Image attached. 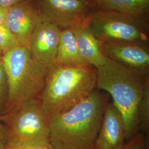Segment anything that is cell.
Instances as JSON below:
<instances>
[{
	"mask_svg": "<svg viewBox=\"0 0 149 149\" xmlns=\"http://www.w3.org/2000/svg\"><path fill=\"white\" fill-rule=\"evenodd\" d=\"M96 89L111 95L113 103L122 116L126 142L140 133L138 109L149 75L107 58L105 64L96 68Z\"/></svg>",
	"mask_w": 149,
	"mask_h": 149,
	"instance_id": "cell-2",
	"label": "cell"
},
{
	"mask_svg": "<svg viewBox=\"0 0 149 149\" xmlns=\"http://www.w3.org/2000/svg\"><path fill=\"white\" fill-rule=\"evenodd\" d=\"M109 95L96 89L79 103L49 118V140L55 149H93Z\"/></svg>",
	"mask_w": 149,
	"mask_h": 149,
	"instance_id": "cell-1",
	"label": "cell"
},
{
	"mask_svg": "<svg viewBox=\"0 0 149 149\" xmlns=\"http://www.w3.org/2000/svg\"><path fill=\"white\" fill-rule=\"evenodd\" d=\"M2 55H3L2 52V51H1V50L0 49V60H1V59H2Z\"/></svg>",
	"mask_w": 149,
	"mask_h": 149,
	"instance_id": "cell-23",
	"label": "cell"
},
{
	"mask_svg": "<svg viewBox=\"0 0 149 149\" xmlns=\"http://www.w3.org/2000/svg\"><path fill=\"white\" fill-rule=\"evenodd\" d=\"M24 1L26 0H0V6L5 8H8Z\"/></svg>",
	"mask_w": 149,
	"mask_h": 149,
	"instance_id": "cell-21",
	"label": "cell"
},
{
	"mask_svg": "<svg viewBox=\"0 0 149 149\" xmlns=\"http://www.w3.org/2000/svg\"><path fill=\"white\" fill-rule=\"evenodd\" d=\"M5 126L8 145L50 142L49 117L40 100L27 102L7 113L1 114Z\"/></svg>",
	"mask_w": 149,
	"mask_h": 149,
	"instance_id": "cell-5",
	"label": "cell"
},
{
	"mask_svg": "<svg viewBox=\"0 0 149 149\" xmlns=\"http://www.w3.org/2000/svg\"><path fill=\"white\" fill-rule=\"evenodd\" d=\"M86 1H87V2H89V1H93V0H85Z\"/></svg>",
	"mask_w": 149,
	"mask_h": 149,
	"instance_id": "cell-24",
	"label": "cell"
},
{
	"mask_svg": "<svg viewBox=\"0 0 149 149\" xmlns=\"http://www.w3.org/2000/svg\"><path fill=\"white\" fill-rule=\"evenodd\" d=\"M8 144L7 134L5 126L0 120V149H6Z\"/></svg>",
	"mask_w": 149,
	"mask_h": 149,
	"instance_id": "cell-20",
	"label": "cell"
},
{
	"mask_svg": "<svg viewBox=\"0 0 149 149\" xmlns=\"http://www.w3.org/2000/svg\"><path fill=\"white\" fill-rule=\"evenodd\" d=\"M80 55L87 65L95 68L105 64L102 43L82 24L72 28Z\"/></svg>",
	"mask_w": 149,
	"mask_h": 149,
	"instance_id": "cell-12",
	"label": "cell"
},
{
	"mask_svg": "<svg viewBox=\"0 0 149 149\" xmlns=\"http://www.w3.org/2000/svg\"><path fill=\"white\" fill-rule=\"evenodd\" d=\"M102 45L107 58L149 75V52L144 43L113 42Z\"/></svg>",
	"mask_w": 149,
	"mask_h": 149,
	"instance_id": "cell-10",
	"label": "cell"
},
{
	"mask_svg": "<svg viewBox=\"0 0 149 149\" xmlns=\"http://www.w3.org/2000/svg\"><path fill=\"white\" fill-rule=\"evenodd\" d=\"M138 117L140 132L149 133V82L145 88L143 95L139 104Z\"/></svg>",
	"mask_w": 149,
	"mask_h": 149,
	"instance_id": "cell-15",
	"label": "cell"
},
{
	"mask_svg": "<svg viewBox=\"0 0 149 149\" xmlns=\"http://www.w3.org/2000/svg\"><path fill=\"white\" fill-rule=\"evenodd\" d=\"M105 8V10L114 11L138 17L149 11V0H93Z\"/></svg>",
	"mask_w": 149,
	"mask_h": 149,
	"instance_id": "cell-14",
	"label": "cell"
},
{
	"mask_svg": "<svg viewBox=\"0 0 149 149\" xmlns=\"http://www.w3.org/2000/svg\"><path fill=\"white\" fill-rule=\"evenodd\" d=\"M18 45L16 38L6 23L0 25V49L4 54Z\"/></svg>",
	"mask_w": 149,
	"mask_h": 149,
	"instance_id": "cell-16",
	"label": "cell"
},
{
	"mask_svg": "<svg viewBox=\"0 0 149 149\" xmlns=\"http://www.w3.org/2000/svg\"><path fill=\"white\" fill-rule=\"evenodd\" d=\"M55 63L61 66L87 65L80 55L72 28L60 33Z\"/></svg>",
	"mask_w": 149,
	"mask_h": 149,
	"instance_id": "cell-13",
	"label": "cell"
},
{
	"mask_svg": "<svg viewBox=\"0 0 149 149\" xmlns=\"http://www.w3.org/2000/svg\"><path fill=\"white\" fill-rule=\"evenodd\" d=\"M42 21L37 9L29 0L7 9L6 24L16 38L18 46L29 48L32 34Z\"/></svg>",
	"mask_w": 149,
	"mask_h": 149,
	"instance_id": "cell-8",
	"label": "cell"
},
{
	"mask_svg": "<svg viewBox=\"0 0 149 149\" xmlns=\"http://www.w3.org/2000/svg\"><path fill=\"white\" fill-rule=\"evenodd\" d=\"M125 142L122 116L113 103H108L93 149H120Z\"/></svg>",
	"mask_w": 149,
	"mask_h": 149,
	"instance_id": "cell-11",
	"label": "cell"
},
{
	"mask_svg": "<svg viewBox=\"0 0 149 149\" xmlns=\"http://www.w3.org/2000/svg\"><path fill=\"white\" fill-rule=\"evenodd\" d=\"M7 9L0 6V25L5 23Z\"/></svg>",
	"mask_w": 149,
	"mask_h": 149,
	"instance_id": "cell-22",
	"label": "cell"
},
{
	"mask_svg": "<svg viewBox=\"0 0 149 149\" xmlns=\"http://www.w3.org/2000/svg\"><path fill=\"white\" fill-rule=\"evenodd\" d=\"M96 68L90 65L48 67L40 97L43 111L49 117L69 110L96 89Z\"/></svg>",
	"mask_w": 149,
	"mask_h": 149,
	"instance_id": "cell-3",
	"label": "cell"
},
{
	"mask_svg": "<svg viewBox=\"0 0 149 149\" xmlns=\"http://www.w3.org/2000/svg\"><path fill=\"white\" fill-rule=\"evenodd\" d=\"M6 149H55L50 142H36L8 145Z\"/></svg>",
	"mask_w": 149,
	"mask_h": 149,
	"instance_id": "cell-18",
	"label": "cell"
},
{
	"mask_svg": "<svg viewBox=\"0 0 149 149\" xmlns=\"http://www.w3.org/2000/svg\"><path fill=\"white\" fill-rule=\"evenodd\" d=\"M61 29L43 20L32 34L29 49L32 58L47 67L55 63Z\"/></svg>",
	"mask_w": 149,
	"mask_h": 149,
	"instance_id": "cell-9",
	"label": "cell"
},
{
	"mask_svg": "<svg viewBox=\"0 0 149 149\" xmlns=\"http://www.w3.org/2000/svg\"><path fill=\"white\" fill-rule=\"evenodd\" d=\"M8 96V84L4 66L0 60V114L5 108Z\"/></svg>",
	"mask_w": 149,
	"mask_h": 149,
	"instance_id": "cell-17",
	"label": "cell"
},
{
	"mask_svg": "<svg viewBox=\"0 0 149 149\" xmlns=\"http://www.w3.org/2000/svg\"><path fill=\"white\" fill-rule=\"evenodd\" d=\"M120 149H147L144 134L139 133L133 139L125 142Z\"/></svg>",
	"mask_w": 149,
	"mask_h": 149,
	"instance_id": "cell-19",
	"label": "cell"
},
{
	"mask_svg": "<svg viewBox=\"0 0 149 149\" xmlns=\"http://www.w3.org/2000/svg\"><path fill=\"white\" fill-rule=\"evenodd\" d=\"M37 9L43 20L64 29L84 24L90 15L85 0H38Z\"/></svg>",
	"mask_w": 149,
	"mask_h": 149,
	"instance_id": "cell-7",
	"label": "cell"
},
{
	"mask_svg": "<svg viewBox=\"0 0 149 149\" xmlns=\"http://www.w3.org/2000/svg\"><path fill=\"white\" fill-rule=\"evenodd\" d=\"M102 43L113 42L146 43L147 29L138 17L114 11L96 12L83 24Z\"/></svg>",
	"mask_w": 149,
	"mask_h": 149,
	"instance_id": "cell-6",
	"label": "cell"
},
{
	"mask_svg": "<svg viewBox=\"0 0 149 149\" xmlns=\"http://www.w3.org/2000/svg\"><path fill=\"white\" fill-rule=\"evenodd\" d=\"M1 60L7 76L8 96L5 108L1 114L11 112L28 102L40 100L48 67L36 61L29 48L22 46H17L3 54Z\"/></svg>",
	"mask_w": 149,
	"mask_h": 149,
	"instance_id": "cell-4",
	"label": "cell"
}]
</instances>
